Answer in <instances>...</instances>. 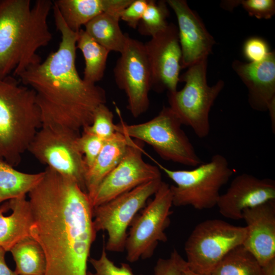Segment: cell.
<instances>
[{"label": "cell", "instance_id": "d590c367", "mask_svg": "<svg viewBox=\"0 0 275 275\" xmlns=\"http://www.w3.org/2000/svg\"><path fill=\"white\" fill-rule=\"evenodd\" d=\"M262 275H275V257L261 266Z\"/></svg>", "mask_w": 275, "mask_h": 275}, {"label": "cell", "instance_id": "8fae6325", "mask_svg": "<svg viewBox=\"0 0 275 275\" xmlns=\"http://www.w3.org/2000/svg\"><path fill=\"white\" fill-rule=\"evenodd\" d=\"M162 182L161 178L151 180L93 207V221L96 231H104L107 234L106 251H124L128 228Z\"/></svg>", "mask_w": 275, "mask_h": 275}, {"label": "cell", "instance_id": "e575fe53", "mask_svg": "<svg viewBox=\"0 0 275 275\" xmlns=\"http://www.w3.org/2000/svg\"><path fill=\"white\" fill-rule=\"evenodd\" d=\"M6 252L0 247V275H18L15 271L12 270L8 266L5 258Z\"/></svg>", "mask_w": 275, "mask_h": 275}, {"label": "cell", "instance_id": "8992f818", "mask_svg": "<svg viewBox=\"0 0 275 275\" xmlns=\"http://www.w3.org/2000/svg\"><path fill=\"white\" fill-rule=\"evenodd\" d=\"M116 107L121 120L117 131L147 143L163 160L192 167L203 162L182 129L183 125L169 106H164L152 119L135 124L125 123Z\"/></svg>", "mask_w": 275, "mask_h": 275}, {"label": "cell", "instance_id": "1f68e13d", "mask_svg": "<svg viewBox=\"0 0 275 275\" xmlns=\"http://www.w3.org/2000/svg\"><path fill=\"white\" fill-rule=\"evenodd\" d=\"M251 16L268 19L275 14L274 0H240V5Z\"/></svg>", "mask_w": 275, "mask_h": 275}, {"label": "cell", "instance_id": "4fadbf2b", "mask_svg": "<svg viewBox=\"0 0 275 275\" xmlns=\"http://www.w3.org/2000/svg\"><path fill=\"white\" fill-rule=\"evenodd\" d=\"M143 145L144 143L130 138L122 160L98 186L91 200L93 207L146 182L161 178L159 168L144 160Z\"/></svg>", "mask_w": 275, "mask_h": 275}, {"label": "cell", "instance_id": "ba28073f", "mask_svg": "<svg viewBox=\"0 0 275 275\" xmlns=\"http://www.w3.org/2000/svg\"><path fill=\"white\" fill-rule=\"evenodd\" d=\"M246 235L245 227L234 226L220 219L201 222L185 243L187 266L196 272L211 274L231 251L242 245Z\"/></svg>", "mask_w": 275, "mask_h": 275}, {"label": "cell", "instance_id": "44dd1931", "mask_svg": "<svg viewBox=\"0 0 275 275\" xmlns=\"http://www.w3.org/2000/svg\"><path fill=\"white\" fill-rule=\"evenodd\" d=\"M131 138L120 132L105 141L93 165L86 173L85 185L91 201L102 181L123 157Z\"/></svg>", "mask_w": 275, "mask_h": 275}, {"label": "cell", "instance_id": "e0dca14e", "mask_svg": "<svg viewBox=\"0 0 275 275\" xmlns=\"http://www.w3.org/2000/svg\"><path fill=\"white\" fill-rule=\"evenodd\" d=\"M166 2L177 17L181 68H187L208 59L215 41L199 15L185 0H167Z\"/></svg>", "mask_w": 275, "mask_h": 275}, {"label": "cell", "instance_id": "ac0fdd59", "mask_svg": "<svg viewBox=\"0 0 275 275\" xmlns=\"http://www.w3.org/2000/svg\"><path fill=\"white\" fill-rule=\"evenodd\" d=\"M242 219L246 229L242 245L262 266L275 257L274 201L245 210Z\"/></svg>", "mask_w": 275, "mask_h": 275}, {"label": "cell", "instance_id": "836d02e7", "mask_svg": "<svg viewBox=\"0 0 275 275\" xmlns=\"http://www.w3.org/2000/svg\"><path fill=\"white\" fill-rule=\"evenodd\" d=\"M243 51L244 57L250 62L263 60L270 52L267 43L259 37H252L246 40L243 45Z\"/></svg>", "mask_w": 275, "mask_h": 275}, {"label": "cell", "instance_id": "8d00e7d4", "mask_svg": "<svg viewBox=\"0 0 275 275\" xmlns=\"http://www.w3.org/2000/svg\"><path fill=\"white\" fill-rule=\"evenodd\" d=\"M240 5V0L225 1L221 4V7L227 10H232L234 8Z\"/></svg>", "mask_w": 275, "mask_h": 275}, {"label": "cell", "instance_id": "4316f807", "mask_svg": "<svg viewBox=\"0 0 275 275\" xmlns=\"http://www.w3.org/2000/svg\"><path fill=\"white\" fill-rule=\"evenodd\" d=\"M169 14L166 1L148 0L146 9L137 27L139 33L141 35L152 37L162 31L169 24L167 19Z\"/></svg>", "mask_w": 275, "mask_h": 275}, {"label": "cell", "instance_id": "4dcf8cb0", "mask_svg": "<svg viewBox=\"0 0 275 275\" xmlns=\"http://www.w3.org/2000/svg\"><path fill=\"white\" fill-rule=\"evenodd\" d=\"M187 263L176 249L168 258H159L154 267V275H180Z\"/></svg>", "mask_w": 275, "mask_h": 275}, {"label": "cell", "instance_id": "ffe728a7", "mask_svg": "<svg viewBox=\"0 0 275 275\" xmlns=\"http://www.w3.org/2000/svg\"><path fill=\"white\" fill-rule=\"evenodd\" d=\"M132 0H56L65 23L72 31L77 32L82 25L97 16L107 11L125 8Z\"/></svg>", "mask_w": 275, "mask_h": 275}, {"label": "cell", "instance_id": "7402d4cb", "mask_svg": "<svg viewBox=\"0 0 275 275\" xmlns=\"http://www.w3.org/2000/svg\"><path fill=\"white\" fill-rule=\"evenodd\" d=\"M122 10L104 12L85 25V32L109 52L121 53L126 43L128 35L123 33L119 22Z\"/></svg>", "mask_w": 275, "mask_h": 275}, {"label": "cell", "instance_id": "9a60e30c", "mask_svg": "<svg viewBox=\"0 0 275 275\" xmlns=\"http://www.w3.org/2000/svg\"><path fill=\"white\" fill-rule=\"evenodd\" d=\"M232 68L248 92V102L258 112H268L272 131L275 130V52L263 60L246 63L235 60Z\"/></svg>", "mask_w": 275, "mask_h": 275}, {"label": "cell", "instance_id": "83f0119b", "mask_svg": "<svg viewBox=\"0 0 275 275\" xmlns=\"http://www.w3.org/2000/svg\"><path fill=\"white\" fill-rule=\"evenodd\" d=\"M82 131L94 134L104 141L113 138L118 132L117 124L114 123V114L105 104L96 109L91 124Z\"/></svg>", "mask_w": 275, "mask_h": 275}, {"label": "cell", "instance_id": "7c38bea8", "mask_svg": "<svg viewBox=\"0 0 275 275\" xmlns=\"http://www.w3.org/2000/svg\"><path fill=\"white\" fill-rule=\"evenodd\" d=\"M114 68L116 85L127 98V108L138 118L149 108L151 72L144 44L127 36L126 43Z\"/></svg>", "mask_w": 275, "mask_h": 275}, {"label": "cell", "instance_id": "5b68a950", "mask_svg": "<svg viewBox=\"0 0 275 275\" xmlns=\"http://www.w3.org/2000/svg\"><path fill=\"white\" fill-rule=\"evenodd\" d=\"M149 157L175 183L170 189L173 205L177 207L191 206L198 210L213 208L221 196V189L234 174L227 158L220 154L213 155L209 161L193 169L182 170L170 169Z\"/></svg>", "mask_w": 275, "mask_h": 275}, {"label": "cell", "instance_id": "f1b7e54d", "mask_svg": "<svg viewBox=\"0 0 275 275\" xmlns=\"http://www.w3.org/2000/svg\"><path fill=\"white\" fill-rule=\"evenodd\" d=\"M89 261L94 268L95 272L88 271L87 275H143L135 274L127 263H122L117 266L107 256L104 247L98 259L90 258Z\"/></svg>", "mask_w": 275, "mask_h": 275}, {"label": "cell", "instance_id": "74e56055", "mask_svg": "<svg viewBox=\"0 0 275 275\" xmlns=\"http://www.w3.org/2000/svg\"><path fill=\"white\" fill-rule=\"evenodd\" d=\"M180 275H211V274H204L196 272L191 269H190L187 265L183 269Z\"/></svg>", "mask_w": 275, "mask_h": 275}, {"label": "cell", "instance_id": "d6a6232c", "mask_svg": "<svg viewBox=\"0 0 275 275\" xmlns=\"http://www.w3.org/2000/svg\"><path fill=\"white\" fill-rule=\"evenodd\" d=\"M148 0H132L120 12V20L125 22L130 28L137 29L146 9Z\"/></svg>", "mask_w": 275, "mask_h": 275}, {"label": "cell", "instance_id": "30bf717a", "mask_svg": "<svg viewBox=\"0 0 275 275\" xmlns=\"http://www.w3.org/2000/svg\"><path fill=\"white\" fill-rule=\"evenodd\" d=\"M154 196L135 217L128 231L124 251L129 262L151 258L158 243L168 240L165 230L170 224L173 205L170 185L162 181Z\"/></svg>", "mask_w": 275, "mask_h": 275}, {"label": "cell", "instance_id": "6da1fadb", "mask_svg": "<svg viewBox=\"0 0 275 275\" xmlns=\"http://www.w3.org/2000/svg\"><path fill=\"white\" fill-rule=\"evenodd\" d=\"M43 172L28 201L30 236L44 252V275H87L97 233L91 200L73 180L47 167Z\"/></svg>", "mask_w": 275, "mask_h": 275}, {"label": "cell", "instance_id": "3957f363", "mask_svg": "<svg viewBox=\"0 0 275 275\" xmlns=\"http://www.w3.org/2000/svg\"><path fill=\"white\" fill-rule=\"evenodd\" d=\"M50 0H0V78L18 77L41 62L37 51L52 39Z\"/></svg>", "mask_w": 275, "mask_h": 275}, {"label": "cell", "instance_id": "5bb4252c", "mask_svg": "<svg viewBox=\"0 0 275 275\" xmlns=\"http://www.w3.org/2000/svg\"><path fill=\"white\" fill-rule=\"evenodd\" d=\"M150 67L151 89L158 92L176 91L181 69V50L177 26L169 23L144 44Z\"/></svg>", "mask_w": 275, "mask_h": 275}, {"label": "cell", "instance_id": "7a4b0ae2", "mask_svg": "<svg viewBox=\"0 0 275 275\" xmlns=\"http://www.w3.org/2000/svg\"><path fill=\"white\" fill-rule=\"evenodd\" d=\"M52 11L56 28L61 34L58 49L18 77L35 93L42 126L79 132L91 124L96 108L105 104L106 92L80 77L75 64L78 32L68 27L54 4Z\"/></svg>", "mask_w": 275, "mask_h": 275}, {"label": "cell", "instance_id": "f546056e", "mask_svg": "<svg viewBox=\"0 0 275 275\" xmlns=\"http://www.w3.org/2000/svg\"><path fill=\"white\" fill-rule=\"evenodd\" d=\"M104 142L97 136L84 131L78 137V146L84 156L87 170L94 163Z\"/></svg>", "mask_w": 275, "mask_h": 275}, {"label": "cell", "instance_id": "484cf974", "mask_svg": "<svg viewBox=\"0 0 275 275\" xmlns=\"http://www.w3.org/2000/svg\"><path fill=\"white\" fill-rule=\"evenodd\" d=\"M211 275H262L261 265L242 245L231 251L217 264Z\"/></svg>", "mask_w": 275, "mask_h": 275}, {"label": "cell", "instance_id": "277c9868", "mask_svg": "<svg viewBox=\"0 0 275 275\" xmlns=\"http://www.w3.org/2000/svg\"><path fill=\"white\" fill-rule=\"evenodd\" d=\"M41 126L34 91L12 75L0 78V159L18 165Z\"/></svg>", "mask_w": 275, "mask_h": 275}, {"label": "cell", "instance_id": "2e32d148", "mask_svg": "<svg viewBox=\"0 0 275 275\" xmlns=\"http://www.w3.org/2000/svg\"><path fill=\"white\" fill-rule=\"evenodd\" d=\"M274 201L273 180L242 173L235 177L226 191L221 194L216 206L224 217L239 220L245 210Z\"/></svg>", "mask_w": 275, "mask_h": 275}, {"label": "cell", "instance_id": "d6986e66", "mask_svg": "<svg viewBox=\"0 0 275 275\" xmlns=\"http://www.w3.org/2000/svg\"><path fill=\"white\" fill-rule=\"evenodd\" d=\"M31 211L26 196L8 201L0 207V247L6 252L30 236Z\"/></svg>", "mask_w": 275, "mask_h": 275}, {"label": "cell", "instance_id": "52a82bcc", "mask_svg": "<svg viewBox=\"0 0 275 275\" xmlns=\"http://www.w3.org/2000/svg\"><path fill=\"white\" fill-rule=\"evenodd\" d=\"M208 59L187 68L179 77L185 82L179 91L168 93L169 107L182 125L190 127L199 138L210 132L209 114L217 97L224 87L223 80L209 86L207 80Z\"/></svg>", "mask_w": 275, "mask_h": 275}, {"label": "cell", "instance_id": "603a6c76", "mask_svg": "<svg viewBox=\"0 0 275 275\" xmlns=\"http://www.w3.org/2000/svg\"><path fill=\"white\" fill-rule=\"evenodd\" d=\"M0 159V203L26 196L42 178L44 172L27 173Z\"/></svg>", "mask_w": 275, "mask_h": 275}, {"label": "cell", "instance_id": "d4e9b609", "mask_svg": "<svg viewBox=\"0 0 275 275\" xmlns=\"http://www.w3.org/2000/svg\"><path fill=\"white\" fill-rule=\"evenodd\" d=\"M18 275H44L46 259L39 243L30 236L17 243L10 251Z\"/></svg>", "mask_w": 275, "mask_h": 275}, {"label": "cell", "instance_id": "cb8c5ba5", "mask_svg": "<svg viewBox=\"0 0 275 275\" xmlns=\"http://www.w3.org/2000/svg\"><path fill=\"white\" fill-rule=\"evenodd\" d=\"M76 48L80 50L85 59L83 79L89 84H96L104 76L109 51L82 29L78 32Z\"/></svg>", "mask_w": 275, "mask_h": 275}, {"label": "cell", "instance_id": "9c48e42d", "mask_svg": "<svg viewBox=\"0 0 275 275\" xmlns=\"http://www.w3.org/2000/svg\"><path fill=\"white\" fill-rule=\"evenodd\" d=\"M79 132L49 126H42L28 151L39 162L76 182L87 193V168L77 144Z\"/></svg>", "mask_w": 275, "mask_h": 275}]
</instances>
